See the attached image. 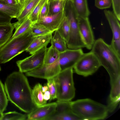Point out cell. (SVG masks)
<instances>
[{
    "label": "cell",
    "mask_w": 120,
    "mask_h": 120,
    "mask_svg": "<svg viewBox=\"0 0 120 120\" xmlns=\"http://www.w3.org/2000/svg\"><path fill=\"white\" fill-rule=\"evenodd\" d=\"M101 66L97 57L91 51L88 52L84 53L73 68L78 74L87 77L94 73Z\"/></svg>",
    "instance_id": "52a82bcc"
},
{
    "label": "cell",
    "mask_w": 120,
    "mask_h": 120,
    "mask_svg": "<svg viewBox=\"0 0 120 120\" xmlns=\"http://www.w3.org/2000/svg\"><path fill=\"white\" fill-rule=\"evenodd\" d=\"M8 100L5 91L4 86L0 80V110L3 112L6 109Z\"/></svg>",
    "instance_id": "4dcf8cb0"
},
{
    "label": "cell",
    "mask_w": 120,
    "mask_h": 120,
    "mask_svg": "<svg viewBox=\"0 0 120 120\" xmlns=\"http://www.w3.org/2000/svg\"><path fill=\"white\" fill-rule=\"evenodd\" d=\"M42 86L40 83H38L32 90V98L37 106L44 105L47 103V101L45 100L43 98V94L42 91Z\"/></svg>",
    "instance_id": "44dd1931"
},
{
    "label": "cell",
    "mask_w": 120,
    "mask_h": 120,
    "mask_svg": "<svg viewBox=\"0 0 120 120\" xmlns=\"http://www.w3.org/2000/svg\"><path fill=\"white\" fill-rule=\"evenodd\" d=\"M78 25L80 36L85 47L91 49L95 40L88 17H78Z\"/></svg>",
    "instance_id": "4fadbf2b"
},
{
    "label": "cell",
    "mask_w": 120,
    "mask_h": 120,
    "mask_svg": "<svg viewBox=\"0 0 120 120\" xmlns=\"http://www.w3.org/2000/svg\"><path fill=\"white\" fill-rule=\"evenodd\" d=\"M45 46L29 56L16 62L19 71L22 73L34 69L44 64L45 56L47 50Z\"/></svg>",
    "instance_id": "ba28073f"
},
{
    "label": "cell",
    "mask_w": 120,
    "mask_h": 120,
    "mask_svg": "<svg viewBox=\"0 0 120 120\" xmlns=\"http://www.w3.org/2000/svg\"><path fill=\"white\" fill-rule=\"evenodd\" d=\"M12 18L6 14L0 11V25L11 24Z\"/></svg>",
    "instance_id": "e575fe53"
},
{
    "label": "cell",
    "mask_w": 120,
    "mask_h": 120,
    "mask_svg": "<svg viewBox=\"0 0 120 120\" xmlns=\"http://www.w3.org/2000/svg\"><path fill=\"white\" fill-rule=\"evenodd\" d=\"M64 12L68 19L70 26L68 39L66 43L68 48L76 49L85 47L79 32L78 16L73 4L69 3L66 5Z\"/></svg>",
    "instance_id": "8992f818"
},
{
    "label": "cell",
    "mask_w": 120,
    "mask_h": 120,
    "mask_svg": "<svg viewBox=\"0 0 120 120\" xmlns=\"http://www.w3.org/2000/svg\"><path fill=\"white\" fill-rule=\"evenodd\" d=\"M34 38L30 30L18 37L11 38L0 48V63H6L25 51Z\"/></svg>",
    "instance_id": "277c9868"
},
{
    "label": "cell",
    "mask_w": 120,
    "mask_h": 120,
    "mask_svg": "<svg viewBox=\"0 0 120 120\" xmlns=\"http://www.w3.org/2000/svg\"><path fill=\"white\" fill-rule=\"evenodd\" d=\"M111 88L108 101H120V77L113 84Z\"/></svg>",
    "instance_id": "4316f807"
},
{
    "label": "cell",
    "mask_w": 120,
    "mask_h": 120,
    "mask_svg": "<svg viewBox=\"0 0 120 120\" xmlns=\"http://www.w3.org/2000/svg\"><path fill=\"white\" fill-rule=\"evenodd\" d=\"M73 74V68H69L61 71L53 78L58 100L70 101L74 97L75 90Z\"/></svg>",
    "instance_id": "5b68a950"
},
{
    "label": "cell",
    "mask_w": 120,
    "mask_h": 120,
    "mask_svg": "<svg viewBox=\"0 0 120 120\" xmlns=\"http://www.w3.org/2000/svg\"><path fill=\"white\" fill-rule=\"evenodd\" d=\"M55 110L46 120H79L80 119L73 112L71 101L57 100Z\"/></svg>",
    "instance_id": "9c48e42d"
},
{
    "label": "cell",
    "mask_w": 120,
    "mask_h": 120,
    "mask_svg": "<svg viewBox=\"0 0 120 120\" xmlns=\"http://www.w3.org/2000/svg\"><path fill=\"white\" fill-rule=\"evenodd\" d=\"M54 32L50 42L51 45L60 53L63 52L68 49L66 43L57 30Z\"/></svg>",
    "instance_id": "d6986e66"
},
{
    "label": "cell",
    "mask_w": 120,
    "mask_h": 120,
    "mask_svg": "<svg viewBox=\"0 0 120 120\" xmlns=\"http://www.w3.org/2000/svg\"><path fill=\"white\" fill-rule=\"evenodd\" d=\"M56 106V102L46 104L37 106L27 115V120H46L54 112Z\"/></svg>",
    "instance_id": "5bb4252c"
},
{
    "label": "cell",
    "mask_w": 120,
    "mask_h": 120,
    "mask_svg": "<svg viewBox=\"0 0 120 120\" xmlns=\"http://www.w3.org/2000/svg\"><path fill=\"white\" fill-rule=\"evenodd\" d=\"M112 0H95V5L100 9H105L110 8L112 4Z\"/></svg>",
    "instance_id": "d6a6232c"
},
{
    "label": "cell",
    "mask_w": 120,
    "mask_h": 120,
    "mask_svg": "<svg viewBox=\"0 0 120 120\" xmlns=\"http://www.w3.org/2000/svg\"><path fill=\"white\" fill-rule=\"evenodd\" d=\"M1 70V67H0V71Z\"/></svg>",
    "instance_id": "7bdbcfd3"
},
{
    "label": "cell",
    "mask_w": 120,
    "mask_h": 120,
    "mask_svg": "<svg viewBox=\"0 0 120 120\" xmlns=\"http://www.w3.org/2000/svg\"><path fill=\"white\" fill-rule=\"evenodd\" d=\"M4 86L8 100L22 111L28 113L37 107L32 98V90L23 73L15 71L10 74Z\"/></svg>",
    "instance_id": "6da1fadb"
},
{
    "label": "cell",
    "mask_w": 120,
    "mask_h": 120,
    "mask_svg": "<svg viewBox=\"0 0 120 120\" xmlns=\"http://www.w3.org/2000/svg\"><path fill=\"white\" fill-rule=\"evenodd\" d=\"M0 2L11 6L20 8L21 9L22 8L18 0H0Z\"/></svg>",
    "instance_id": "d590c367"
},
{
    "label": "cell",
    "mask_w": 120,
    "mask_h": 120,
    "mask_svg": "<svg viewBox=\"0 0 120 120\" xmlns=\"http://www.w3.org/2000/svg\"><path fill=\"white\" fill-rule=\"evenodd\" d=\"M61 71L58 60L51 64H43L38 67L25 73L26 76L47 79L53 78Z\"/></svg>",
    "instance_id": "8fae6325"
},
{
    "label": "cell",
    "mask_w": 120,
    "mask_h": 120,
    "mask_svg": "<svg viewBox=\"0 0 120 120\" xmlns=\"http://www.w3.org/2000/svg\"><path fill=\"white\" fill-rule=\"evenodd\" d=\"M48 0H40L32 13L28 16L33 23L36 22L39 15L43 7Z\"/></svg>",
    "instance_id": "f546056e"
},
{
    "label": "cell",
    "mask_w": 120,
    "mask_h": 120,
    "mask_svg": "<svg viewBox=\"0 0 120 120\" xmlns=\"http://www.w3.org/2000/svg\"><path fill=\"white\" fill-rule=\"evenodd\" d=\"M33 23L28 17L17 28L11 38H13L20 36L27 32L30 30L31 25Z\"/></svg>",
    "instance_id": "484cf974"
},
{
    "label": "cell",
    "mask_w": 120,
    "mask_h": 120,
    "mask_svg": "<svg viewBox=\"0 0 120 120\" xmlns=\"http://www.w3.org/2000/svg\"><path fill=\"white\" fill-rule=\"evenodd\" d=\"M49 12V4L48 1L45 4L41 10L38 15V19L41 18L48 16Z\"/></svg>",
    "instance_id": "8d00e7d4"
},
{
    "label": "cell",
    "mask_w": 120,
    "mask_h": 120,
    "mask_svg": "<svg viewBox=\"0 0 120 120\" xmlns=\"http://www.w3.org/2000/svg\"><path fill=\"white\" fill-rule=\"evenodd\" d=\"M52 33L34 37L25 51L32 55L47 45L50 42Z\"/></svg>",
    "instance_id": "2e32d148"
},
{
    "label": "cell",
    "mask_w": 120,
    "mask_h": 120,
    "mask_svg": "<svg viewBox=\"0 0 120 120\" xmlns=\"http://www.w3.org/2000/svg\"><path fill=\"white\" fill-rule=\"evenodd\" d=\"M113 13L120 21V0H112Z\"/></svg>",
    "instance_id": "836d02e7"
},
{
    "label": "cell",
    "mask_w": 120,
    "mask_h": 120,
    "mask_svg": "<svg viewBox=\"0 0 120 120\" xmlns=\"http://www.w3.org/2000/svg\"><path fill=\"white\" fill-rule=\"evenodd\" d=\"M21 9L20 8L11 6L0 2V11L12 18L17 17Z\"/></svg>",
    "instance_id": "83f0119b"
},
{
    "label": "cell",
    "mask_w": 120,
    "mask_h": 120,
    "mask_svg": "<svg viewBox=\"0 0 120 120\" xmlns=\"http://www.w3.org/2000/svg\"><path fill=\"white\" fill-rule=\"evenodd\" d=\"M47 83L48 87V90L50 93V98L49 100L50 101L56 98V90L55 83L53 78L47 79Z\"/></svg>",
    "instance_id": "1f68e13d"
},
{
    "label": "cell",
    "mask_w": 120,
    "mask_h": 120,
    "mask_svg": "<svg viewBox=\"0 0 120 120\" xmlns=\"http://www.w3.org/2000/svg\"><path fill=\"white\" fill-rule=\"evenodd\" d=\"M43 97L44 99L47 101L48 100H49L50 98V93L48 90L46 91L43 94Z\"/></svg>",
    "instance_id": "74e56055"
},
{
    "label": "cell",
    "mask_w": 120,
    "mask_h": 120,
    "mask_svg": "<svg viewBox=\"0 0 120 120\" xmlns=\"http://www.w3.org/2000/svg\"><path fill=\"white\" fill-rule=\"evenodd\" d=\"M27 119V115L13 111L3 113L1 120H25Z\"/></svg>",
    "instance_id": "f1b7e54d"
},
{
    "label": "cell",
    "mask_w": 120,
    "mask_h": 120,
    "mask_svg": "<svg viewBox=\"0 0 120 120\" xmlns=\"http://www.w3.org/2000/svg\"><path fill=\"white\" fill-rule=\"evenodd\" d=\"M30 30L31 35L34 37L53 32L43 25L36 22L32 24Z\"/></svg>",
    "instance_id": "cb8c5ba5"
},
{
    "label": "cell",
    "mask_w": 120,
    "mask_h": 120,
    "mask_svg": "<svg viewBox=\"0 0 120 120\" xmlns=\"http://www.w3.org/2000/svg\"><path fill=\"white\" fill-rule=\"evenodd\" d=\"M73 112L81 120H103L109 112L106 106L89 98L71 101Z\"/></svg>",
    "instance_id": "3957f363"
},
{
    "label": "cell",
    "mask_w": 120,
    "mask_h": 120,
    "mask_svg": "<svg viewBox=\"0 0 120 120\" xmlns=\"http://www.w3.org/2000/svg\"><path fill=\"white\" fill-rule=\"evenodd\" d=\"M3 112L0 110V120H1V119L2 118Z\"/></svg>",
    "instance_id": "60d3db41"
},
{
    "label": "cell",
    "mask_w": 120,
    "mask_h": 120,
    "mask_svg": "<svg viewBox=\"0 0 120 120\" xmlns=\"http://www.w3.org/2000/svg\"><path fill=\"white\" fill-rule=\"evenodd\" d=\"M70 29L69 22L67 17L64 14L63 20L57 30L66 43L68 40Z\"/></svg>",
    "instance_id": "d4e9b609"
},
{
    "label": "cell",
    "mask_w": 120,
    "mask_h": 120,
    "mask_svg": "<svg viewBox=\"0 0 120 120\" xmlns=\"http://www.w3.org/2000/svg\"><path fill=\"white\" fill-rule=\"evenodd\" d=\"M67 0H48L49 12L48 16H51L64 10Z\"/></svg>",
    "instance_id": "7402d4cb"
},
{
    "label": "cell",
    "mask_w": 120,
    "mask_h": 120,
    "mask_svg": "<svg viewBox=\"0 0 120 120\" xmlns=\"http://www.w3.org/2000/svg\"><path fill=\"white\" fill-rule=\"evenodd\" d=\"M105 17L109 23L113 35L110 45L120 57V21L114 13L106 10H104Z\"/></svg>",
    "instance_id": "30bf717a"
},
{
    "label": "cell",
    "mask_w": 120,
    "mask_h": 120,
    "mask_svg": "<svg viewBox=\"0 0 120 120\" xmlns=\"http://www.w3.org/2000/svg\"><path fill=\"white\" fill-rule=\"evenodd\" d=\"M71 1L73 3L74 2V0H69Z\"/></svg>",
    "instance_id": "b9f144b4"
},
{
    "label": "cell",
    "mask_w": 120,
    "mask_h": 120,
    "mask_svg": "<svg viewBox=\"0 0 120 120\" xmlns=\"http://www.w3.org/2000/svg\"><path fill=\"white\" fill-rule=\"evenodd\" d=\"M40 0H26L16 18L18 21L15 28L19 26L32 13Z\"/></svg>",
    "instance_id": "e0dca14e"
},
{
    "label": "cell",
    "mask_w": 120,
    "mask_h": 120,
    "mask_svg": "<svg viewBox=\"0 0 120 120\" xmlns=\"http://www.w3.org/2000/svg\"><path fill=\"white\" fill-rule=\"evenodd\" d=\"M48 87L47 84H45L43 86H42V91L43 94L46 91L48 90Z\"/></svg>",
    "instance_id": "f35d334b"
},
{
    "label": "cell",
    "mask_w": 120,
    "mask_h": 120,
    "mask_svg": "<svg viewBox=\"0 0 120 120\" xmlns=\"http://www.w3.org/2000/svg\"><path fill=\"white\" fill-rule=\"evenodd\" d=\"M18 1L22 7V8L26 0H18Z\"/></svg>",
    "instance_id": "ab89813d"
},
{
    "label": "cell",
    "mask_w": 120,
    "mask_h": 120,
    "mask_svg": "<svg viewBox=\"0 0 120 120\" xmlns=\"http://www.w3.org/2000/svg\"><path fill=\"white\" fill-rule=\"evenodd\" d=\"M16 22L9 24L0 25V48L5 44L12 36Z\"/></svg>",
    "instance_id": "ac0fdd59"
},
{
    "label": "cell",
    "mask_w": 120,
    "mask_h": 120,
    "mask_svg": "<svg viewBox=\"0 0 120 120\" xmlns=\"http://www.w3.org/2000/svg\"><path fill=\"white\" fill-rule=\"evenodd\" d=\"M73 4L78 17L82 18L88 17L90 13L87 0H74Z\"/></svg>",
    "instance_id": "ffe728a7"
},
{
    "label": "cell",
    "mask_w": 120,
    "mask_h": 120,
    "mask_svg": "<svg viewBox=\"0 0 120 120\" xmlns=\"http://www.w3.org/2000/svg\"><path fill=\"white\" fill-rule=\"evenodd\" d=\"M83 53L81 48L76 49H68L60 53L58 61L61 71L69 68H73Z\"/></svg>",
    "instance_id": "7c38bea8"
},
{
    "label": "cell",
    "mask_w": 120,
    "mask_h": 120,
    "mask_svg": "<svg viewBox=\"0 0 120 120\" xmlns=\"http://www.w3.org/2000/svg\"><path fill=\"white\" fill-rule=\"evenodd\" d=\"M60 53L52 45L48 48L44 60V64H50L58 60Z\"/></svg>",
    "instance_id": "603a6c76"
},
{
    "label": "cell",
    "mask_w": 120,
    "mask_h": 120,
    "mask_svg": "<svg viewBox=\"0 0 120 120\" xmlns=\"http://www.w3.org/2000/svg\"><path fill=\"white\" fill-rule=\"evenodd\" d=\"M91 49L108 72L112 85L120 77V57L102 38L95 40Z\"/></svg>",
    "instance_id": "7a4b0ae2"
},
{
    "label": "cell",
    "mask_w": 120,
    "mask_h": 120,
    "mask_svg": "<svg viewBox=\"0 0 120 120\" xmlns=\"http://www.w3.org/2000/svg\"><path fill=\"white\" fill-rule=\"evenodd\" d=\"M64 14V10L54 15L40 18L36 22L43 25L53 32L58 28L63 20Z\"/></svg>",
    "instance_id": "9a60e30c"
}]
</instances>
